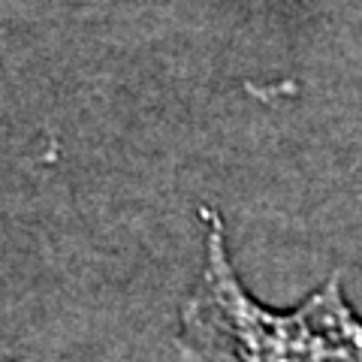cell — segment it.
Listing matches in <instances>:
<instances>
[{
	"label": "cell",
	"mask_w": 362,
	"mask_h": 362,
	"mask_svg": "<svg viewBox=\"0 0 362 362\" xmlns=\"http://www.w3.org/2000/svg\"><path fill=\"white\" fill-rule=\"evenodd\" d=\"M202 263L178 311V362H362V317L332 275L293 308L251 296L233 266L223 218L199 209Z\"/></svg>",
	"instance_id": "cell-1"
}]
</instances>
